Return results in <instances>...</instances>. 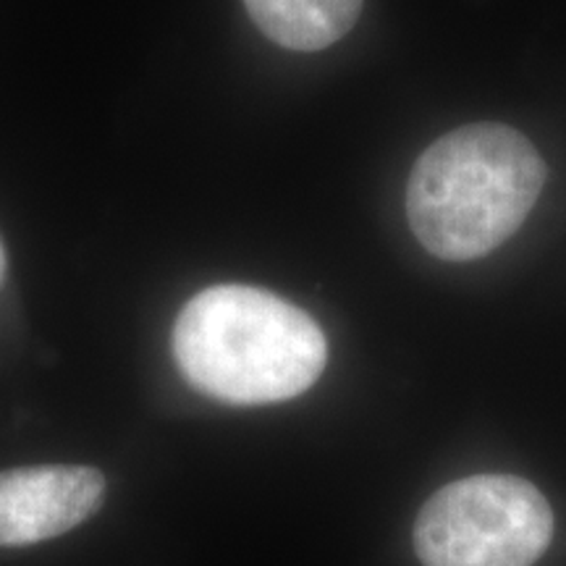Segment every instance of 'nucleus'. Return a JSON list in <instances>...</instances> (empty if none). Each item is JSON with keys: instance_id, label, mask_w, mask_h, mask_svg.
<instances>
[{"instance_id": "nucleus-2", "label": "nucleus", "mask_w": 566, "mask_h": 566, "mask_svg": "<svg viewBox=\"0 0 566 566\" xmlns=\"http://www.w3.org/2000/svg\"><path fill=\"white\" fill-rule=\"evenodd\" d=\"M546 184V163L506 124L443 134L417 158L407 218L424 250L446 263L491 254L525 223Z\"/></svg>"}, {"instance_id": "nucleus-5", "label": "nucleus", "mask_w": 566, "mask_h": 566, "mask_svg": "<svg viewBox=\"0 0 566 566\" xmlns=\"http://www.w3.org/2000/svg\"><path fill=\"white\" fill-rule=\"evenodd\" d=\"M258 30L275 45L315 53L357 24L363 0H244Z\"/></svg>"}, {"instance_id": "nucleus-1", "label": "nucleus", "mask_w": 566, "mask_h": 566, "mask_svg": "<svg viewBox=\"0 0 566 566\" xmlns=\"http://www.w3.org/2000/svg\"><path fill=\"white\" fill-rule=\"evenodd\" d=\"M184 378L210 399L237 407L279 405L315 386L328 342L304 310L239 283L210 286L174 325Z\"/></svg>"}, {"instance_id": "nucleus-3", "label": "nucleus", "mask_w": 566, "mask_h": 566, "mask_svg": "<svg viewBox=\"0 0 566 566\" xmlns=\"http://www.w3.org/2000/svg\"><path fill=\"white\" fill-rule=\"evenodd\" d=\"M554 535L546 495L514 475L443 485L420 509L415 551L422 566H533Z\"/></svg>"}, {"instance_id": "nucleus-6", "label": "nucleus", "mask_w": 566, "mask_h": 566, "mask_svg": "<svg viewBox=\"0 0 566 566\" xmlns=\"http://www.w3.org/2000/svg\"><path fill=\"white\" fill-rule=\"evenodd\" d=\"M6 279V252H3V244H0V283Z\"/></svg>"}, {"instance_id": "nucleus-4", "label": "nucleus", "mask_w": 566, "mask_h": 566, "mask_svg": "<svg viewBox=\"0 0 566 566\" xmlns=\"http://www.w3.org/2000/svg\"><path fill=\"white\" fill-rule=\"evenodd\" d=\"M105 478L95 467L40 464L0 472V546L51 541L101 509Z\"/></svg>"}]
</instances>
